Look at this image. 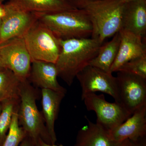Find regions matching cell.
Listing matches in <instances>:
<instances>
[{
	"mask_svg": "<svg viewBox=\"0 0 146 146\" xmlns=\"http://www.w3.org/2000/svg\"><path fill=\"white\" fill-rule=\"evenodd\" d=\"M61 50L55 63L58 76L69 86L77 75L98 54L102 44L92 38L60 40Z\"/></svg>",
	"mask_w": 146,
	"mask_h": 146,
	"instance_id": "obj_1",
	"label": "cell"
},
{
	"mask_svg": "<svg viewBox=\"0 0 146 146\" xmlns=\"http://www.w3.org/2000/svg\"><path fill=\"white\" fill-rule=\"evenodd\" d=\"M127 2L123 0H91L84 9L92 27L91 38L103 44L121 29L123 11Z\"/></svg>",
	"mask_w": 146,
	"mask_h": 146,
	"instance_id": "obj_2",
	"label": "cell"
},
{
	"mask_svg": "<svg viewBox=\"0 0 146 146\" xmlns=\"http://www.w3.org/2000/svg\"><path fill=\"white\" fill-rule=\"evenodd\" d=\"M37 20L48 27L60 40L89 38L92 27L82 9L55 13H35Z\"/></svg>",
	"mask_w": 146,
	"mask_h": 146,
	"instance_id": "obj_3",
	"label": "cell"
},
{
	"mask_svg": "<svg viewBox=\"0 0 146 146\" xmlns=\"http://www.w3.org/2000/svg\"><path fill=\"white\" fill-rule=\"evenodd\" d=\"M19 96L18 121L26 136L33 143L40 138L47 143L53 145L43 115L36 105V100L38 98L36 89L28 80L22 81Z\"/></svg>",
	"mask_w": 146,
	"mask_h": 146,
	"instance_id": "obj_4",
	"label": "cell"
},
{
	"mask_svg": "<svg viewBox=\"0 0 146 146\" xmlns=\"http://www.w3.org/2000/svg\"><path fill=\"white\" fill-rule=\"evenodd\" d=\"M23 36L32 62L55 64L61 50L60 40L48 27L37 20Z\"/></svg>",
	"mask_w": 146,
	"mask_h": 146,
	"instance_id": "obj_5",
	"label": "cell"
},
{
	"mask_svg": "<svg viewBox=\"0 0 146 146\" xmlns=\"http://www.w3.org/2000/svg\"><path fill=\"white\" fill-rule=\"evenodd\" d=\"M81 98L86 109L96 113L97 123L109 131L122 123L131 115L120 103L107 101L103 94L91 93Z\"/></svg>",
	"mask_w": 146,
	"mask_h": 146,
	"instance_id": "obj_6",
	"label": "cell"
},
{
	"mask_svg": "<svg viewBox=\"0 0 146 146\" xmlns=\"http://www.w3.org/2000/svg\"><path fill=\"white\" fill-rule=\"evenodd\" d=\"M0 57L5 68L12 71L21 81L27 80L32 61L23 36L12 38L0 44Z\"/></svg>",
	"mask_w": 146,
	"mask_h": 146,
	"instance_id": "obj_7",
	"label": "cell"
},
{
	"mask_svg": "<svg viewBox=\"0 0 146 146\" xmlns=\"http://www.w3.org/2000/svg\"><path fill=\"white\" fill-rule=\"evenodd\" d=\"M119 102L131 115L146 105V79L125 72H117Z\"/></svg>",
	"mask_w": 146,
	"mask_h": 146,
	"instance_id": "obj_8",
	"label": "cell"
},
{
	"mask_svg": "<svg viewBox=\"0 0 146 146\" xmlns=\"http://www.w3.org/2000/svg\"><path fill=\"white\" fill-rule=\"evenodd\" d=\"M76 78L81 86V98L88 94L101 92L120 103L117 79L112 73L89 65L80 71Z\"/></svg>",
	"mask_w": 146,
	"mask_h": 146,
	"instance_id": "obj_9",
	"label": "cell"
},
{
	"mask_svg": "<svg viewBox=\"0 0 146 146\" xmlns=\"http://www.w3.org/2000/svg\"><path fill=\"white\" fill-rule=\"evenodd\" d=\"M6 14L2 19L0 29V44L9 39L23 36L37 21L36 13L15 8L7 3Z\"/></svg>",
	"mask_w": 146,
	"mask_h": 146,
	"instance_id": "obj_10",
	"label": "cell"
},
{
	"mask_svg": "<svg viewBox=\"0 0 146 146\" xmlns=\"http://www.w3.org/2000/svg\"><path fill=\"white\" fill-rule=\"evenodd\" d=\"M121 42L117 55L111 66L110 72H117L124 64L137 58L146 55L143 38L130 32L121 29Z\"/></svg>",
	"mask_w": 146,
	"mask_h": 146,
	"instance_id": "obj_11",
	"label": "cell"
},
{
	"mask_svg": "<svg viewBox=\"0 0 146 146\" xmlns=\"http://www.w3.org/2000/svg\"><path fill=\"white\" fill-rule=\"evenodd\" d=\"M112 139L121 143L125 140L134 141L146 135V105L136 110L129 117L110 131Z\"/></svg>",
	"mask_w": 146,
	"mask_h": 146,
	"instance_id": "obj_12",
	"label": "cell"
},
{
	"mask_svg": "<svg viewBox=\"0 0 146 146\" xmlns=\"http://www.w3.org/2000/svg\"><path fill=\"white\" fill-rule=\"evenodd\" d=\"M57 77L55 63L34 61L32 62L27 80L41 89H48L66 94L67 90L58 83Z\"/></svg>",
	"mask_w": 146,
	"mask_h": 146,
	"instance_id": "obj_13",
	"label": "cell"
},
{
	"mask_svg": "<svg viewBox=\"0 0 146 146\" xmlns=\"http://www.w3.org/2000/svg\"><path fill=\"white\" fill-rule=\"evenodd\" d=\"M121 29L144 38L146 33V0H133L126 3Z\"/></svg>",
	"mask_w": 146,
	"mask_h": 146,
	"instance_id": "obj_14",
	"label": "cell"
},
{
	"mask_svg": "<svg viewBox=\"0 0 146 146\" xmlns=\"http://www.w3.org/2000/svg\"><path fill=\"white\" fill-rule=\"evenodd\" d=\"M87 125L79 130L74 146H119L109 131L98 124L91 122L85 116Z\"/></svg>",
	"mask_w": 146,
	"mask_h": 146,
	"instance_id": "obj_15",
	"label": "cell"
},
{
	"mask_svg": "<svg viewBox=\"0 0 146 146\" xmlns=\"http://www.w3.org/2000/svg\"><path fill=\"white\" fill-rule=\"evenodd\" d=\"M65 94L48 89H41L42 115L53 145L57 141L54 124L58 115L60 104Z\"/></svg>",
	"mask_w": 146,
	"mask_h": 146,
	"instance_id": "obj_16",
	"label": "cell"
},
{
	"mask_svg": "<svg viewBox=\"0 0 146 146\" xmlns=\"http://www.w3.org/2000/svg\"><path fill=\"white\" fill-rule=\"evenodd\" d=\"M7 3L33 13H55L78 9L68 0H9Z\"/></svg>",
	"mask_w": 146,
	"mask_h": 146,
	"instance_id": "obj_17",
	"label": "cell"
},
{
	"mask_svg": "<svg viewBox=\"0 0 146 146\" xmlns=\"http://www.w3.org/2000/svg\"><path fill=\"white\" fill-rule=\"evenodd\" d=\"M120 42L121 35L119 31L113 36L110 41L101 46L98 54L89 65L111 73L110 69L117 55Z\"/></svg>",
	"mask_w": 146,
	"mask_h": 146,
	"instance_id": "obj_18",
	"label": "cell"
},
{
	"mask_svg": "<svg viewBox=\"0 0 146 146\" xmlns=\"http://www.w3.org/2000/svg\"><path fill=\"white\" fill-rule=\"evenodd\" d=\"M22 82L9 69L0 70V104L7 100L20 99Z\"/></svg>",
	"mask_w": 146,
	"mask_h": 146,
	"instance_id": "obj_19",
	"label": "cell"
},
{
	"mask_svg": "<svg viewBox=\"0 0 146 146\" xmlns=\"http://www.w3.org/2000/svg\"><path fill=\"white\" fill-rule=\"evenodd\" d=\"M20 99L7 100L1 103L0 113V146H2L7 135L13 113L19 106Z\"/></svg>",
	"mask_w": 146,
	"mask_h": 146,
	"instance_id": "obj_20",
	"label": "cell"
},
{
	"mask_svg": "<svg viewBox=\"0 0 146 146\" xmlns=\"http://www.w3.org/2000/svg\"><path fill=\"white\" fill-rule=\"evenodd\" d=\"M18 109V108L13 113L10 127L2 146H19L26 136L25 132L19 123Z\"/></svg>",
	"mask_w": 146,
	"mask_h": 146,
	"instance_id": "obj_21",
	"label": "cell"
},
{
	"mask_svg": "<svg viewBox=\"0 0 146 146\" xmlns=\"http://www.w3.org/2000/svg\"><path fill=\"white\" fill-rule=\"evenodd\" d=\"M118 72L129 73L146 79V55L128 61L121 67Z\"/></svg>",
	"mask_w": 146,
	"mask_h": 146,
	"instance_id": "obj_22",
	"label": "cell"
},
{
	"mask_svg": "<svg viewBox=\"0 0 146 146\" xmlns=\"http://www.w3.org/2000/svg\"><path fill=\"white\" fill-rule=\"evenodd\" d=\"M75 7L78 9H82L84 4L91 0H68Z\"/></svg>",
	"mask_w": 146,
	"mask_h": 146,
	"instance_id": "obj_23",
	"label": "cell"
},
{
	"mask_svg": "<svg viewBox=\"0 0 146 146\" xmlns=\"http://www.w3.org/2000/svg\"><path fill=\"white\" fill-rule=\"evenodd\" d=\"M33 143V146H63L62 145H56L55 144L52 145V144H48L40 138Z\"/></svg>",
	"mask_w": 146,
	"mask_h": 146,
	"instance_id": "obj_24",
	"label": "cell"
},
{
	"mask_svg": "<svg viewBox=\"0 0 146 146\" xmlns=\"http://www.w3.org/2000/svg\"><path fill=\"white\" fill-rule=\"evenodd\" d=\"M19 146H33V143L31 139L26 136Z\"/></svg>",
	"mask_w": 146,
	"mask_h": 146,
	"instance_id": "obj_25",
	"label": "cell"
},
{
	"mask_svg": "<svg viewBox=\"0 0 146 146\" xmlns=\"http://www.w3.org/2000/svg\"><path fill=\"white\" fill-rule=\"evenodd\" d=\"M6 10L5 5L0 3V19H2L5 16Z\"/></svg>",
	"mask_w": 146,
	"mask_h": 146,
	"instance_id": "obj_26",
	"label": "cell"
},
{
	"mask_svg": "<svg viewBox=\"0 0 146 146\" xmlns=\"http://www.w3.org/2000/svg\"><path fill=\"white\" fill-rule=\"evenodd\" d=\"M119 146H133V145L131 141L127 139L122 142Z\"/></svg>",
	"mask_w": 146,
	"mask_h": 146,
	"instance_id": "obj_27",
	"label": "cell"
},
{
	"mask_svg": "<svg viewBox=\"0 0 146 146\" xmlns=\"http://www.w3.org/2000/svg\"><path fill=\"white\" fill-rule=\"evenodd\" d=\"M5 68L4 65L3 63L2 60L1 58L0 57V70H1V69Z\"/></svg>",
	"mask_w": 146,
	"mask_h": 146,
	"instance_id": "obj_28",
	"label": "cell"
},
{
	"mask_svg": "<svg viewBox=\"0 0 146 146\" xmlns=\"http://www.w3.org/2000/svg\"><path fill=\"white\" fill-rule=\"evenodd\" d=\"M2 110V105L1 104H0V113H1V111Z\"/></svg>",
	"mask_w": 146,
	"mask_h": 146,
	"instance_id": "obj_29",
	"label": "cell"
},
{
	"mask_svg": "<svg viewBox=\"0 0 146 146\" xmlns=\"http://www.w3.org/2000/svg\"><path fill=\"white\" fill-rule=\"evenodd\" d=\"M123 1H125L127 2L130 1H133V0H123Z\"/></svg>",
	"mask_w": 146,
	"mask_h": 146,
	"instance_id": "obj_30",
	"label": "cell"
},
{
	"mask_svg": "<svg viewBox=\"0 0 146 146\" xmlns=\"http://www.w3.org/2000/svg\"><path fill=\"white\" fill-rule=\"evenodd\" d=\"M2 20L1 19H0V29H1V24Z\"/></svg>",
	"mask_w": 146,
	"mask_h": 146,
	"instance_id": "obj_31",
	"label": "cell"
},
{
	"mask_svg": "<svg viewBox=\"0 0 146 146\" xmlns=\"http://www.w3.org/2000/svg\"><path fill=\"white\" fill-rule=\"evenodd\" d=\"M5 0H0V3H2L3 1H4Z\"/></svg>",
	"mask_w": 146,
	"mask_h": 146,
	"instance_id": "obj_32",
	"label": "cell"
},
{
	"mask_svg": "<svg viewBox=\"0 0 146 146\" xmlns=\"http://www.w3.org/2000/svg\"></svg>",
	"mask_w": 146,
	"mask_h": 146,
	"instance_id": "obj_33",
	"label": "cell"
}]
</instances>
